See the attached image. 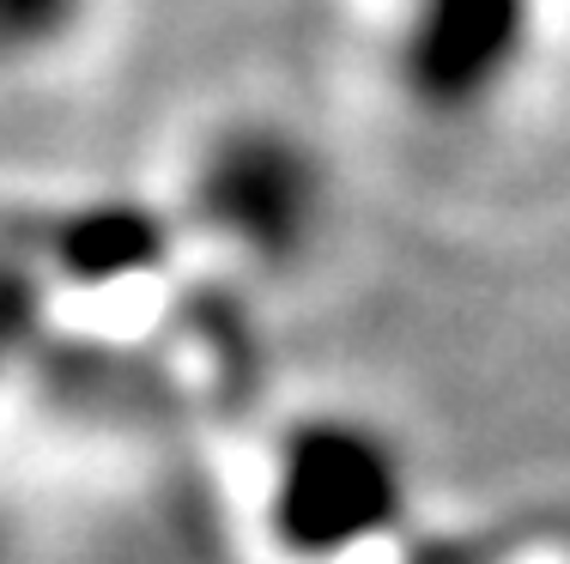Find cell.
I'll use <instances>...</instances> for the list:
<instances>
[{"label": "cell", "instance_id": "1", "mask_svg": "<svg viewBox=\"0 0 570 564\" xmlns=\"http://www.w3.org/2000/svg\"><path fill=\"white\" fill-rule=\"evenodd\" d=\"M170 212L230 274L285 286L328 255L341 177L328 146L279 103L207 110L176 146Z\"/></svg>", "mask_w": 570, "mask_h": 564}, {"label": "cell", "instance_id": "2", "mask_svg": "<svg viewBox=\"0 0 570 564\" xmlns=\"http://www.w3.org/2000/svg\"><path fill=\"white\" fill-rule=\"evenodd\" d=\"M249 516L274 564H383L419 522L413 449L371 407L309 400L255 449Z\"/></svg>", "mask_w": 570, "mask_h": 564}, {"label": "cell", "instance_id": "3", "mask_svg": "<svg viewBox=\"0 0 570 564\" xmlns=\"http://www.w3.org/2000/svg\"><path fill=\"white\" fill-rule=\"evenodd\" d=\"M552 0H376V79L401 122L480 133L547 61Z\"/></svg>", "mask_w": 570, "mask_h": 564}, {"label": "cell", "instance_id": "4", "mask_svg": "<svg viewBox=\"0 0 570 564\" xmlns=\"http://www.w3.org/2000/svg\"><path fill=\"white\" fill-rule=\"evenodd\" d=\"M116 0H0V86L67 73L104 37Z\"/></svg>", "mask_w": 570, "mask_h": 564}]
</instances>
